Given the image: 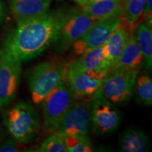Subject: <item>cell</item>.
<instances>
[{
	"instance_id": "cell-25",
	"label": "cell",
	"mask_w": 152,
	"mask_h": 152,
	"mask_svg": "<svg viewBox=\"0 0 152 152\" xmlns=\"http://www.w3.org/2000/svg\"><path fill=\"white\" fill-rule=\"evenodd\" d=\"M74 1H75V3H77V4L80 5L81 7L82 6L90 2L91 1H92V0H73Z\"/></svg>"
},
{
	"instance_id": "cell-22",
	"label": "cell",
	"mask_w": 152,
	"mask_h": 152,
	"mask_svg": "<svg viewBox=\"0 0 152 152\" xmlns=\"http://www.w3.org/2000/svg\"><path fill=\"white\" fill-rule=\"evenodd\" d=\"M39 149L42 152H68L64 138L57 133H52L44 140Z\"/></svg>"
},
{
	"instance_id": "cell-20",
	"label": "cell",
	"mask_w": 152,
	"mask_h": 152,
	"mask_svg": "<svg viewBox=\"0 0 152 152\" xmlns=\"http://www.w3.org/2000/svg\"><path fill=\"white\" fill-rule=\"evenodd\" d=\"M147 0H125L123 20L132 30L136 27L140 19L142 18L144 6Z\"/></svg>"
},
{
	"instance_id": "cell-26",
	"label": "cell",
	"mask_w": 152,
	"mask_h": 152,
	"mask_svg": "<svg viewBox=\"0 0 152 152\" xmlns=\"http://www.w3.org/2000/svg\"><path fill=\"white\" fill-rule=\"evenodd\" d=\"M124 1H125V0H124Z\"/></svg>"
},
{
	"instance_id": "cell-7",
	"label": "cell",
	"mask_w": 152,
	"mask_h": 152,
	"mask_svg": "<svg viewBox=\"0 0 152 152\" xmlns=\"http://www.w3.org/2000/svg\"><path fill=\"white\" fill-rule=\"evenodd\" d=\"M96 22L83 9H73L66 12L59 33L55 41L56 49L64 52Z\"/></svg>"
},
{
	"instance_id": "cell-1",
	"label": "cell",
	"mask_w": 152,
	"mask_h": 152,
	"mask_svg": "<svg viewBox=\"0 0 152 152\" xmlns=\"http://www.w3.org/2000/svg\"><path fill=\"white\" fill-rule=\"evenodd\" d=\"M65 14L66 11L58 9L19 20L6 38L2 48L22 63L32 60L55 42Z\"/></svg>"
},
{
	"instance_id": "cell-23",
	"label": "cell",
	"mask_w": 152,
	"mask_h": 152,
	"mask_svg": "<svg viewBox=\"0 0 152 152\" xmlns=\"http://www.w3.org/2000/svg\"><path fill=\"white\" fill-rule=\"evenodd\" d=\"M18 142L14 138L6 140L0 145V152H16L18 151Z\"/></svg>"
},
{
	"instance_id": "cell-2",
	"label": "cell",
	"mask_w": 152,
	"mask_h": 152,
	"mask_svg": "<svg viewBox=\"0 0 152 152\" xmlns=\"http://www.w3.org/2000/svg\"><path fill=\"white\" fill-rule=\"evenodd\" d=\"M4 123L18 143L33 142L40 130V120L35 108L26 102H19L7 110Z\"/></svg>"
},
{
	"instance_id": "cell-3",
	"label": "cell",
	"mask_w": 152,
	"mask_h": 152,
	"mask_svg": "<svg viewBox=\"0 0 152 152\" xmlns=\"http://www.w3.org/2000/svg\"><path fill=\"white\" fill-rule=\"evenodd\" d=\"M67 66L64 61L51 60L39 63L30 70L28 84L34 104H42L45 96L65 78Z\"/></svg>"
},
{
	"instance_id": "cell-18",
	"label": "cell",
	"mask_w": 152,
	"mask_h": 152,
	"mask_svg": "<svg viewBox=\"0 0 152 152\" xmlns=\"http://www.w3.org/2000/svg\"><path fill=\"white\" fill-rule=\"evenodd\" d=\"M151 26L142 21L137 26L134 34L144 59V66L148 71L152 68V29Z\"/></svg>"
},
{
	"instance_id": "cell-8",
	"label": "cell",
	"mask_w": 152,
	"mask_h": 152,
	"mask_svg": "<svg viewBox=\"0 0 152 152\" xmlns=\"http://www.w3.org/2000/svg\"><path fill=\"white\" fill-rule=\"evenodd\" d=\"M22 62L0 49V108L10 104L16 97L21 73Z\"/></svg>"
},
{
	"instance_id": "cell-17",
	"label": "cell",
	"mask_w": 152,
	"mask_h": 152,
	"mask_svg": "<svg viewBox=\"0 0 152 152\" xmlns=\"http://www.w3.org/2000/svg\"><path fill=\"white\" fill-rule=\"evenodd\" d=\"M143 65L144 59L142 52L138 46L134 35L131 33L116 64L111 70L139 71Z\"/></svg>"
},
{
	"instance_id": "cell-15",
	"label": "cell",
	"mask_w": 152,
	"mask_h": 152,
	"mask_svg": "<svg viewBox=\"0 0 152 152\" xmlns=\"http://www.w3.org/2000/svg\"><path fill=\"white\" fill-rule=\"evenodd\" d=\"M132 31L122 22L113 30L104 45V52L111 68L116 64L130 33Z\"/></svg>"
},
{
	"instance_id": "cell-11",
	"label": "cell",
	"mask_w": 152,
	"mask_h": 152,
	"mask_svg": "<svg viewBox=\"0 0 152 152\" xmlns=\"http://www.w3.org/2000/svg\"><path fill=\"white\" fill-rule=\"evenodd\" d=\"M122 20L121 18L96 21L72 45L73 54L80 56L90 49L103 45Z\"/></svg>"
},
{
	"instance_id": "cell-21",
	"label": "cell",
	"mask_w": 152,
	"mask_h": 152,
	"mask_svg": "<svg viewBox=\"0 0 152 152\" xmlns=\"http://www.w3.org/2000/svg\"><path fill=\"white\" fill-rule=\"evenodd\" d=\"M65 142L68 152H91L92 144L87 135L64 134L61 135Z\"/></svg>"
},
{
	"instance_id": "cell-10",
	"label": "cell",
	"mask_w": 152,
	"mask_h": 152,
	"mask_svg": "<svg viewBox=\"0 0 152 152\" xmlns=\"http://www.w3.org/2000/svg\"><path fill=\"white\" fill-rule=\"evenodd\" d=\"M107 71H81L67 66L66 80L75 99L92 97L99 90Z\"/></svg>"
},
{
	"instance_id": "cell-14",
	"label": "cell",
	"mask_w": 152,
	"mask_h": 152,
	"mask_svg": "<svg viewBox=\"0 0 152 152\" xmlns=\"http://www.w3.org/2000/svg\"><path fill=\"white\" fill-rule=\"evenodd\" d=\"M9 3L13 15L19 21L46 14L52 0H9Z\"/></svg>"
},
{
	"instance_id": "cell-13",
	"label": "cell",
	"mask_w": 152,
	"mask_h": 152,
	"mask_svg": "<svg viewBox=\"0 0 152 152\" xmlns=\"http://www.w3.org/2000/svg\"><path fill=\"white\" fill-rule=\"evenodd\" d=\"M104 45L84 52L80 55L77 59L71 62L68 66L81 71H109L111 65L106 57Z\"/></svg>"
},
{
	"instance_id": "cell-19",
	"label": "cell",
	"mask_w": 152,
	"mask_h": 152,
	"mask_svg": "<svg viewBox=\"0 0 152 152\" xmlns=\"http://www.w3.org/2000/svg\"><path fill=\"white\" fill-rule=\"evenodd\" d=\"M134 93H135V99L137 103L147 107L152 106V79L149 74H138Z\"/></svg>"
},
{
	"instance_id": "cell-4",
	"label": "cell",
	"mask_w": 152,
	"mask_h": 152,
	"mask_svg": "<svg viewBox=\"0 0 152 152\" xmlns=\"http://www.w3.org/2000/svg\"><path fill=\"white\" fill-rule=\"evenodd\" d=\"M75 100L66 77L45 96L42 104L44 125L50 134L55 133L73 101Z\"/></svg>"
},
{
	"instance_id": "cell-12",
	"label": "cell",
	"mask_w": 152,
	"mask_h": 152,
	"mask_svg": "<svg viewBox=\"0 0 152 152\" xmlns=\"http://www.w3.org/2000/svg\"><path fill=\"white\" fill-rule=\"evenodd\" d=\"M124 0H92L82 9L96 21L123 18Z\"/></svg>"
},
{
	"instance_id": "cell-5",
	"label": "cell",
	"mask_w": 152,
	"mask_h": 152,
	"mask_svg": "<svg viewBox=\"0 0 152 152\" xmlns=\"http://www.w3.org/2000/svg\"><path fill=\"white\" fill-rule=\"evenodd\" d=\"M137 75L136 70H109L99 92L114 105L128 103L134 94Z\"/></svg>"
},
{
	"instance_id": "cell-6",
	"label": "cell",
	"mask_w": 152,
	"mask_h": 152,
	"mask_svg": "<svg viewBox=\"0 0 152 152\" xmlns=\"http://www.w3.org/2000/svg\"><path fill=\"white\" fill-rule=\"evenodd\" d=\"M91 130L97 135H107L118 130L121 122V113L100 92L91 97Z\"/></svg>"
},
{
	"instance_id": "cell-16",
	"label": "cell",
	"mask_w": 152,
	"mask_h": 152,
	"mask_svg": "<svg viewBox=\"0 0 152 152\" xmlns=\"http://www.w3.org/2000/svg\"><path fill=\"white\" fill-rule=\"evenodd\" d=\"M118 151L148 152L151 151V142L146 133L140 129L126 128L119 137Z\"/></svg>"
},
{
	"instance_id": "cell-9",
	"label": "cell",
	"mask_w": 152,
	"mask_h": 152,
	"mask_svg": "<svg viewBox=\"0 0 152 152\" xmlns=\"http://www.w3.org/2000/svg\"><path fill=\"white\" fill-rule=\"evenodd\" d=\"M73 101L55 133L64 134L87 135L91 130L90 101L77 99Z\"/></svg>"
},
{
	"instance_id": "cell-24",
	"label": "cell",
	"mask_w": 152,
	"mask_h": 152,
	"mask_svg": "<svg viewBox=\"0 0 152 152\" xmlns=\"http://www.w3.org/2000/svg\"><path fill=\"white\" fill-rule=\"evenodd\" d=\"M5 16V9L4 6L1 0H0V25L2 23Z\"/></svg>"
}]
</instances>
